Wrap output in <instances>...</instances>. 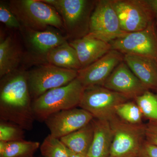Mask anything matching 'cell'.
Returning <instances> with one entry per match:
<instances>
[{"instance_id":"27","label":"cell","mask_w":157,"mask_h":157,"mask_svg":"<svg viewBox=\"0 0 157 157\" xmlns=\"http://www.w3.org/2000/svg\"><path fill=\"white\" fill-rule=\"evenodd\" d=\"M145 139L148 143L157 146V121H149L145 124Z\"/></svg>"},{"instance_id":"18","label":"cell","mask_w":157,"mask_h":157,"mask_svg":"<svg viewBox=\"0 0 157 157\" xmlns=\"http://www.w3.org/2000/svg\"><path fill=\"white\" fill-rule=\"evenodd\" d=\"M43 59L47 63L59 67L78 71L81 70L76 51L67 41L49 51Z\"/></svg>"},{"instance_id":"31","label":"cell","mask_w":157,"mask_h":157,"mask_svg":"<svg viewBox=\"0 0 157 157\" xmlns=\"http://www.w3.org/2000/svg\"><path fill=\"white\" fill-rule=\"evenodd\" d=\"M137 155H128L126 156H122V157H112L110 156H109V157H137Z\"/></svg>"},{"instance_id":"4","label":"cell","mask_w":157,"mask_h":157,"mask_svg":"<svg viewBox=\"0 0 157 157\" xmlns=\"http://www.w3.org/2000/svg\"><path fill=\"white\" fill-rule=\"evenodd\" d=\"M53 7L61 17L67 38L72 40L87 36L97 1L42 0Z\"/></svg>"},{"instance_id":"16","label":"cell","mask_w":157,"mask_h":157,"mask_svg":"<svg viewBox=\"0 0 157 157\" xmlns=\"http://www.w3.org/2000/svg\"><path fill=\"white\" fill-rule=\"evenodd\" d=\"M124 61L148 89H157V61L133 55H124Z\"/></svg>"},{"instance_id":"26","label":"cell","mask_w":157,"mask_h":157,"mask_svg":"<svg viewBox=\"0 0 157 157\" xmlns=\"http://www.w3.org/2000/svg\"><path fill=\"white\" fill-rule=\"evenodd\" d=\"M0 21L6 26L11 29H21V25L12 13L9 5L1 1L0 2Z\"/></svg>"},{"instance_id":"28","label":"cell","mask_w":157,"mask_h":157,"mask_svg":"<svg viewBox=\"0 0 157 157\" xmlns=\"http://www.w3.org/2000/svg\"><path fill=\"white\" fill-rule=\"evenodd\" d=\"M137 157H157V146L144 140L137 153Z\"/></svg>"},{"instance_id":"3","label":"cell","mask_w":157,"mask_h":157,"mask_svg":"<svg viewBox=\"0 0 157 157\" xmlns=\"http://www.w3.org/2000/svg\"><path fill=\"white\" fill-rule=\"evenodd\" d=\"M9 6L23 27L43 31L52 26L64 30L61 17L56 10L42 0H12Z\"/></svg>"},{"instance_id":"7","label":"cell","mask_w":157,"mask_h":157,"mask_svg":"<svg viewBox=\"0 0 157 157\" xmlns=\"http://www.w3.org/2000/svg\"><path fill=\"white\" fill-rule=\"evenodd\" d=\"M127 33L121 28L112 0L96 1L86 36L109 43Z\"/></svg>"},{"instance_id":"29","label":"cell","mask_w":157,"mask_h":157,"mask_svg":"<svg viewBox=\"0 0 157 157\" xmlns=\"http://www.w3.org/2000/svg\"><path fill=\"white\" fill-rule=\"evenodd\" d=\"M152 15L157 18V0H144Z\"/></svg>"},{"instance_id":"1","label":"cell","mask_w":157,"mask_h":157,"mask_svg":"<svg viewBox=\"0 0 157 157\" xmlns=\"http://www.w3.org/2000/svg\"><path fill=\"white\" fill-rule=\"evenodd\" d=\"M27 71L17 70L0 81V121L18 125L25 131L33 128V113Z\"/></svg>"},{"instance_id":"8","label":"cell","mask_w":157,"mask_h":157,"mask_svg":"<svg viewBox=\"0 0 157 157\" xmlns=\"http://www.w3.org/2000/svg\"><path fill=\"white\" fill-rule=\"evenodd\" d=\"M113 139L109 156L122 157L136 155L145 139V124L134 125L121 120L116 115L109 120Z\"/></svg>"},{"instance_id":"25","label":"cell","mask_w":157,"mask_h":157,"mask_svg":"<svg viewBox=\"0 0 157 157\" xmlns=\"http://www.w3.org/2000/svg\"><path fill=\"white\" fill-rule=\"evenodd\" d=\"M25 131L16 124L0 121V141L11 142L25 140Z\"/></svg>"},{"instance_id":"30","label":"cell","mask_w":157,"mask_h":157,"mask_svg":"<svg viewBox=\"0 0 157 157\" xmlns=\"http://www.w3.org/2000/svg\"><path fill=\"white\" fill-rule=\"evenodd\" d=\"M70 157H89L86 155L80 154L74 152L73 151H71V154H70Z\"/></svg>"},{"instance_id":"6","label":"cell","mask_w":157,"mask_h":157,"mask_svg":"<svg viewBox=\"0 0 157 157\" xmlns=\"http://www.w3.org/2000/svg\"><path fill=\"white\" fill-rule=\"evenodd\" d=\"M126 96L100 86L85 88L78 107L94 118L109 121L116 115L117 105L130 101Z\"/></svg>"},{"instance_id":"21","label":"cell","mask_w":157,"mask_h":157,"mask_svg":"<svg viewBox=\"0 0 157 157\" xmlns=\"http://www.w3.org/2000/svg\"><path fill=\"white\" fill-rule=\"evenodd\" d=\"M40 146L38 141L25 140L11 142L0 141V157H34Z\"/></svg>"},{"instance_id":"20","label":"cell","mask_w":157,"mask_h":157,"mask_svg":"<svg viewBox=\"0 0 157 157\" xmlns=\"http://www.w3.org/2000/svg\"><path fill=\"white\" fill-rule=\"evenodd\" d=\"M94 135V125L92 121L85 126L60 139L72 151L87 155Z\"/></svg>"},{"instance_id":"14","label":"cell","mask_w":157,"mask_h":157,"mask_svg":"<svg viewBox=\"0 0 157 157\" xmlns=\"http://www.w3.org/2000/svg\"><path fill=\"white\" fill-rule=\"evenodd\" d=\"M20 30L30 50L40 58H44L49 51L67 42L68 39L50 30L36 31L22 27Z\"/></svg>"},{"instance_id":"13","label":"cell","mask_w":157,"mask_h":157,"mask_svg":"<svg viewBox=\"0 0 157 157\" xmlns=\"http://www.w3.org/2000/svg\"><path fill=\"white\" fill-rule=\"evenodd\" d=\"M103 86L123 94L130 100H134L148 90L124 61L114 69Z\"/></svg>"},{"instance_id":"5","label":"cell","mask_w":157,"mask_h":157,"mask_svg":"<svg viewBox=\"0 0 157 157\" xmlns=\"http://www.w3.org/2000/svg\"><path fill=\"white\" fill-rule=\"evenodd\" d=\"M78 71L46 64L27 71L33 101L46 92L68 84L77 78Z\"/></svg>"},{"instance_id":"19","label":"cell","mask_w":157,"mask_h":157,"mask_svg":"<svg viewBox=\"0 0 157 157\" xmlns=\"http://www.w3.org/2000/svg\"><path fill=\"white\" fill-rule=\"evenodd\" d=\"M22 57L21 51L12 37H1L0 41V78L17 70Z\"/></svg>"},{"instance_id":"22","label":"cell","mask_w":157,"mask_h":157,"mask_svg":"<svg viewBox=\"0 0 157 157\" xmlns=\"http://www.w3.org/2000/svg\"><path fill=\"white\" fill-rule=\"evenodd\" d=\"M115 113L118 117L128 123L134 125L143 124L144 116L135 101H129L117 105Z\"/></svg>"},{"instance_id":"12","label":"cell","mask_w":157,"mask_h":157,"mask_svg":"<svg viewBox=\"0 0 157 157\" xmlns=\"http://www.w3.org/2000/svg\"><path fill=\"white\" fill-rule=\"evenodd\" d=\"M124 55L111 49L86 67L78 71L77 79L83 87L103 86L113 70L124 61Z\"/></svg>"},{"instance_id":"11","label":"cell","mask_w":157,"mask_h":157,"mask_svg":"<svg viewBox=\"0 0 157 157\" xmlns=\"http://www.w3.org/2000/svg\"><path fill=\"white\" fill-rule=\"evenodd\" d=\"M94 118L82 108L62 110L52 114L44 121L52 137L60 139L89 124Z\"/></svg>"},{"instance_id":"32","label":"cell","mask_w":157,"mask_h":157,"mask_svg":"<svg viewBox=\"0 0 157 157\" xmlns=\"http://www.w3.org/2000/svg\"></svg>"},{"instance_id":"9","label":"cell","mask_w":157,"mask_h":157,"mask_svg":"<svg viewBox=\"0 0 157 157\" xmlns=\"http://www.w3.org/2000/svg\"><path fill=\"white\" fill-rule=\"evenodd\" d=\"M109 44L111 49L123 54L147 57L157 61V36L152 23L143 30L128 33Z\"/></svg>"},{"instance_id":"24","label":"cell","mask_w":157,"mask_h":157,"mask_svg":"<svg viewBox=\"0 0 157 157\" xmlns=\"http://www.w3.org/2000/svg\"><path fill=\"white\" fill-rule=\"evenodd\" d=\"M134 100L144 117L149 121H157V96L156 95L147 91Z\"/></svg>"},{"instance_id":"10","label":"cell","mask_w":157,"mask_h":157,"mask_svg":"<svg viewBox=\"0 0 157 157\" xmlns=\"http://www.w3.org/2000/svg\"><path fill=\"white\" fill-rule=\"evenodd\" d=\"M121 28L127 33L142 31L152 22V14L144 0H112Z\"/></svg>"},{"instance_id":"23","label":"cell","mask_w":157,"mask_h":157,"mask_svg":"<svg viewBox=\"0 0 157 157\" xmlns=\"http://www.w3.org/2000/svg\"><path fill=\"white\" fill-rule=\"evenodd\" d=\"M40 150L43 157H70L72 151L60 139L52 137L50 134L44 139Z\"/></svg>"},{"instance_id":"2","label":"cell","mask_w":157,"mask_h":157,"mask_svg":"<svg viewBox=\"0 0 157 157\" xmlns=\"http://www.w3.org/2000/svg\"><path fill=\"white\" fill-rule=\"evenodd\" d=\"M84 89L76 78L66 85L44 93L33 101L35 120L43 122L53 113L78 107Z\"/></svg>"},{"instance_id":"15","label":"cell","mask_w":157,"mask_h":157,"mask_svg":"<svg viewBox=\"0 0 157 157\" xmlns=\"http://www.w3.org/2000/svg\"><path fill=\"white\" fill-rule=\"evenodd\" d=\"M69 43L76 51L81 69L94 63L112 49L109 43L88 36L71 40Z\"/></svg>"},{"instance_id":"17","label":"cell","mask_w":157,"mask_h":157,"mask_svg":"<svg viewBox=\"0 0 157 157\" xmlns=\"http://www.w3.org/2000/svg\"><path fill=\"white\" fill-rule=\"evenodd\" d=\"M94 138L87 155L89 157H109L113 134L109 121L94 118Z\"/></svg>"}]
</instances>
